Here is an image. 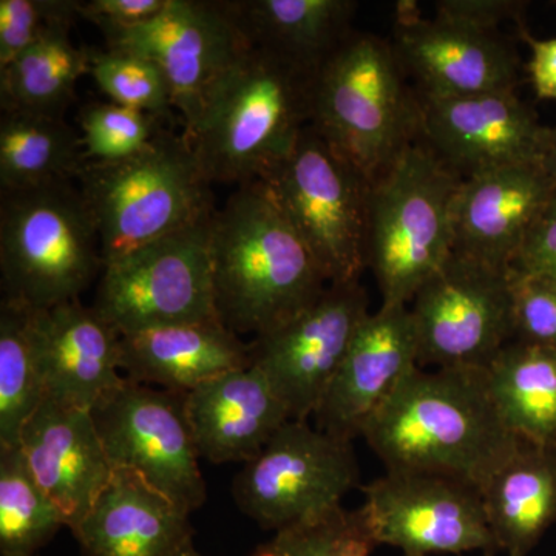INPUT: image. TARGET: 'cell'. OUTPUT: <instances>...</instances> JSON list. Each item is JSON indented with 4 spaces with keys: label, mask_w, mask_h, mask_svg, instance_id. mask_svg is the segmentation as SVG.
<instances>
[{
    "label": "cell",
    "mask_w": 556,
    "mask_h": 556,
    "mask_svg": "<svg viewBox=\"0 0 556 556\" xmlns=\"http://www.w3.org/2000/svg\"><path fill=\"white\" fill-rule=\"evenodd\" d=\"M485 556V555H484Z\"/></svg>",
    "instance_id": "ee69618b"
},
{
    "label": "cell",
    "mask_w": 556,
    "mask_h": 556,
    "mask_svg": "<svg viewBox=\"0 0 556 556\" xmlns=\"http://www.w3.org/2000/svg\"><path fill=\"white\" fill-rule=\"evenodd\" d=\"M219 321L237 336L268 334L328 287L305 241L263 181L240 186L211 222Z\"/></svg>",
    "instance_id": "7a4b0ae2"
},
{
    "label": "cell",
    "mask_w": 556,
    "mask_h": 556,
    "mask_svg": "<svg viewBox=\"0 0 556 556\" xmlns=\"http://www.w3.org/2000/svg\"><path fill=\"white\" fill-rule=\"evenodd\" d=\"M89 75L115 104L160 119L169 118L175 109L163 70L131 51L109 47L89 50Z\"/></svg>",
    "instance_id": "d6a6232c"
},
{
    "label": "cell",
    "mask_w": 556,
    "mask_h": 556,
    "mask_svg": "<svg viewBox=\"0 0 556 556\" xmlns=\"http://www.w3.org/2000/svg\"><path fill=\"white\" fill-rule=\"evenodd\" d=\"M78 188L105 263L134 254L214 214L211 182L185 134L160 130L129 159L86 161Z\"/></svg>",
    "instance_id": "5b68a950"
},
{
    "label": "cell",
    "mask_w": 556,
    "mask_h": 556,
    "mask_svg": "<svg viewBox=\"0 0 556 556\" xmlns=\"http://www.w3.org/2000/svg\"><path fill=\"white\" fill-rule=\"evenodd\" d=\"M20 447L36 482L72 530L113 475L91 412L43 399L22 430Z\"/></svg>",
    "instance_id": "ffe728a7"
},
{
    "label": "cell",
    "mask_w": 556,
    "mask_h": 556,
    "mask_svg": "<svg viewBox=\"0 0 556 556\" xmlns=\"http://www.w3.org/2000/svg\"><path fill=\"white\" fill-rule=\"evenodd\" d=\"M510 273L515 340L556 350V280Z\"/></svg>",
    "instance_id": "d590c367"
},
{
    "label": "cell",
    "mask_w": 556,
    "mask_h": 556,
    "mask_svg": "<svg viewBox=\"0 0 556 556\" xmlns=\"http://www.w3.org/2000/svg\"><path fill=\"white\" fill-rule=\"evenodd\" d=\"M555 190L554 178L541 163L463 179L453 206V252L510 269Z\"/></svg>",
    "instance_id": "d6986e66"
},
{
    "label": "cell",
    "mask_w": 556,
    "mask_h": 556,
    "mask_svg": "<svg viewBox=\"0 0 556 556\" xmlns=\"http://www.w3.org/2000/svg\"><path fill=\"white\" fill-rule=\"evenodd\" d=\"M460 182L420 138L369 186L365 260L382 306H408L452 255Z\"/></svg>",
    "instance_id": "8992f818"
},
{
    "label": "cell",
    "mask_w": 556,
    "mask_h": 556,
    "mask_svg": "<svg viewBox=\"0 0 556 556\" xmlns=\"http://www.w3.org/2000/svg\"><path fill=\"white\" fill-rule=\"evenodd\" d=\"M316 75L249 40L182 131L211 185L263 181L287 160L311 124Z\"/></svg>",
    "instance_id": "3957f363"
},
{
    "label": "cell",
    "mask_w": 556,
    "mask_h": 556,
    "mask_svg": "<svg viewBox=\"0 0 556 556\" xmlns=\"http://www.w3.org/2000/svg\"><path fill=\"white\" fill-rule=\"evenodd\" d=\"M65 527L20 445L0 448V555L36 556Z\"/></svg>",
    "instance_id": "4dcf8cb0"
},
{
    "label": "cell",
    "mask_w": 556,
    "mask_h": 556,
    "mask_svg": "<svg viewBox=\"0 0 556 556\" xmlns=\"http://www.w3.org/2000/svg\"><path fill=\"white\" fill-rule=\"evenodd\" d=\"M249 365V343L219 318L121 336V371L144 386L189 393Z\"/></svg>",
    "instance_id": "cb8c5ba5"
},
{
    "label": "cell",
    "mask_w": 556,
    "mask_h": 556,
    "mask_svg": "<svg viewBox=\"0 0 556 556\" xmlns=\"http://www.w3.org/2000/svg\"><path fill=\"white\" fill-rule=\"evenodd\" d=\"M212 215L105 263L91 306L121 336L218 318L212 285Z\"/></svg>",
    "instance_id": "9c48e42d"
},
{
    "label": "cell",
    "mask_w": 556,
    "mask_h": 556,
    "mask_svg": "<svg viewBox=\"0 0 556 556\" xmlns=\"http://www.w3.org/2000/svg\"><path fill=\"white\" fill-rule=\"evenodd\" d=\"M419 367V345L408 306H380L358 328L338 375L316 412L318 430L353 442L371 417Z\"/></svg>",
    "instance_id": "ac0fdd59"
},
{
    "label": "cell",
    "mask_w": 556,
    "mask_h": 556,
    "mask_svg": "<svg viewBox=\"0 0 556 556\" xmlns=\"http://www.w3.org/2000/svg\"><path fill=\"white\" fill-rule=\"evenodd\" d=\"M362 438L386 471L447 475L479 490L522 441L504 422L481 368L413 369Z\"/></svg>",
    "instance_id": "6da1fadb"
},
{
    "label": "cell",
    "mask_w": 556,
    "mask_h": 556,
    "mask_svg": "<svg viewBox=\"0 0 556 556\" xmlns=\"http://www.w3.org/2000/svg\"><path fill=\"white\" fill-rule=\"evenodd\" d=\"M167 0H90L80 2L79 17L101 31L144 24L163 11Z\"/></svg>",
    "instance_id": "f35d334b"
},
{
    "label": "cell",
    "mask_w": 556,
    "mask_h": 556,
    "mask_svg": "<svg viewBox=\"0 0 556 556\" xmlns=\"http://www.w3.org/2000/svg\"><path fill=\"white\" fill-rule=\"evenodd\" d=\"M46 399L35 334V308L0 303V448L20 445L25 424Z\"/></svg>",
    "instance_id": "f546056e"
},
{
    "label": "cell",
    "mask_w": 556,
    "mask_h": 556,
    "mask_svg": "<svg viewBox=\"0 0 556 556\" xmlns=\"http://www.w3.org/2000/svg\"><path fill=\"white\" fill-rule=\"evenodd\" d=\"M83 138L56 116L2 112L0 189L75 181L86 164Z\"/></svg>",
    "instance_id": "83f0119b"
},
{
    "label": "cell",
    "mask_w": 556,
    "mask_h": 556,
    "mask_svg": "<svg viewBox=\"0 0 556 556\" xmlns=\"http://www.w3.org/2000/svg\"><path fill=\"white\" fill-rule=\"evenodd\" d=\"M263 182L327 283L358 280L367 269V177L309 124L287 160Z\"/></svg>",
    "instance_id": "ba28073f"
},
{
    "label": "cell",
    "mask_w": 556,
    "mask_h": 556,
    "mask_svg": "<svg viewBox=\"0 0 556 556\" xmlns=\"http://www.w3.org/2000/svg\"><path fill=\"white\" fill-rule=\"evenodd\" d=\"M497 548L529 556L556 522V442L522 439L481 489Z\"/></svg>",
    "instance_id": "d4e9b609"
},
{
    "label": "cell",
    "mask_w": 556,
    "mask_h": 556,
    "mask_svg": "<svg viewBox=\"0 0 556 556\" xmlns=\"http://www.w3.org/2000/svg\"><path fill=\"white\" fill-rule=\"evenodd\" d=\"M485 371L507 427L525 441L556 442V350L514 340Z\"/></svg>",
    "instance_id": "4316f807"
},
{
    "label": "cell",
    "mask_w": 556,
    "mask_h": 556,
    "mask_svg": "<svg viewBox=\"0 0 556 556\" xmlns=\"http://www.w3.org/2000/svg\"><path fill=\"white\" fill-rule=\"evenodd\" d=\"M419 367L486 369L515 340L510 269L452 252L408 305Z\"/></svg>",
    "instance_id": "30bf717a"
},
{
    "label": "cell",
    "mask_w": 556,
    "mask_h": 556,
    "mask_svg": "<svg viewBox=\"0 0 556 556\" xmlns=\"http://www.w3.org/2000/svg\"><path fill=\"white\" fill-rule=\"evenodd\" d=\"M113 470H131L190 515L206 503L186 393L126 379L91 409Z\"/></svg>",
    "instance_id": "7c38bea8"
},
{
    "label": "cell",
    "mask_w": 556,
    "mask_h": 556,
    "mask_svg": "<svg viewBox=\"0 0 556 556\" xmlns=\"http://www.w3.org/2000/svg\"><path fill=\"white\" fill-rule=\"evenodd\" d=\"M390 40L357 33L318 70L311 126L375 181L422 138L419 93Z\"/></svg>",
    "instance_id": "277c9868"
},
{
    "label": "cell",
    "mask_w": 556,
    "mask_h": 556,
    "mask_svg": "<svg viewBox=\"0 0 556 556\" xmlns=\"http://www.w3.org/2000/svg\"><path fill=\"white\" fill-rule=\"evenodd\" d=\"M70 31L72 27L56 28L0 67L2 112L62 118L80 76L89 73V50L76 47Z\"/></svg>",
    "instance_id": "f1b7e54d"
},
{
    "label": "cell",
    "mask_w": 556,
    "mask_h": 556,
    "mask_svg": "<svg viewBox=\"0 0 556 556\" xmlns=\"http://www.w3.org/2000/svg\"><path fill=\"white\" fill-rule=\"evenodd\" d=\"M526 9L527 3L518 0H441L434 3V17L492 33H501V25L514 22L521 31Z\"/></svg>",
    "instance_id": "8d00e7d4"
},
{
    "label": "cell",
    "mask_w": 556,
    "mask_h": 556,
    "mask_svg": "<svg viewBox=\"0 0 556 556\" xmlns=\"http://www.w3.org/2000/svg\"><path fill=\"white\" fill-rule=\"evenodd\" d=\"M241 27L260 49L317 73L353 35V0H243Z\"/></svg>",
    "instance_id": "484cf974"
},
{
    "label": "cell",
    "mask_w": 556,
    "mask_h": 556,
    "mask_svg": "<svg viewBox=\"0 0 556 556\" xmlns=\"http://www.w3.org/2000/svg\"><path fill=\"white\" fill-rule=\"evenodd\" d=\"M510 270L556 280V190L530 229Z\"/></svg>",
    "instance_id": "74e56055"
},
{
    "label": "cell",
    "mask_w": 556,
    "mask_h": 556,
    "mask_svg": "<svg viewBox=\"0 0 556 556\" xmlns=\"http://www.w3.org/2000/svg\"><path fill=\"white\" fill-rule=\"evenodd\" d=\"M36 556H38V555H36Z\"/></svg>",
    "instance_id": "7bdbcfd3"
},
{
    "label": "cell",
    "mask_w": 556,
    "mask_h": 556,
    "mask_svg": "<svg viewBox=\"0 0 556 556\" xmlns=\"http://www.w3.org/2000/svg\"><path fill=\"white\" fill-rule=\"evenodd\" d=\"M530 49L526 72L538 100L556 101V38L536 39L525 30L519 31Z\"/></svg>",
    "instance_id": "ab89813d"
},
{
    "label": "cell",
    "mask_w": 556,
    "mask_h": 556,
    "mask_svg": "<svg viewBox=\"0 0 556 556\" xmlns=\"http://www.w3.org/2000/svg\"><path fill=\"white\" fill-rule=\"evenodd\" d=\"M353 442L288 420L233 479L237 507L263 530L285 529L342 506L358 485Z\"/></svg>",
    "instance_id": "8fae6325"
},
{
    "label": "cell",
    "mask_w": 556,
    "mask_h": 556,
    "mask_svg": "<svg viewBox=\"0 0 556 556\" xmlns=\"http://www.w3.org/2000/svg\"><path fill=\"white\" fill-rule=\"evenodd\" d=\"M186 413L200 457L212 464L249 463L291 420L268 379L252 365L186 393Z\"/></svg>",
    "instance_id": "603a6c76"
},
{
    "label": "cell",
    "mask_w": 556,
    "mask_h": 556,
    "mask_svg": "<svg viewBox=\"0 0 556 556\" xmlns=\"http://www.w3.org/2000/svg\"><path fill=\"white\" fill-rule=\"evenodd\" d=\"M419 98L422 141L460 178L517 164H543L548 127L517 91Z\"/></svg>",
    "instance_id": "e0dca14e"
},
{
    "label": "cell",
    "mask_w": 556,
    "mask_h": 556,
    "mask_svg": "<svg viewBox=\"0 0 556 556\" xmlns=\"http://www.w3.org/2000/svg\"><path fill=\"white\" fill-rule=\"evenodd\" d=\"M102 35L109 49L131 51L163 70L182 131L195 126L212 91L249 43L236 3L215 0H167L144 24Z\"/></svg>",
    "instance_id": "4fadbf2b"
},
{
    "label": "cell",
    "mask_w": 556,
    "mask_h": 556,
    "mask_svg": "<svg viewBox=\"0 0 556 556\" xmlns=\"http://www.w3.org/2000/svg\"><path fill=\"white\" fill-rule=\"evenodd\" d=\"M102 269L97 223L75 182L0 192L3 299L54 308L79 300Z\"/></svg>",
    "instance_id": "52a82bcc"
},
{
    "label": "cell",
    "mask_w": 556,
    "mask_h": 556,
    "mask_svg": "<svg viewBox=\"0 0 556 556\" xmlns=\"http://www.w3.org/2000/svg\"><path fill=\"white\" fill-rule=\"evenodd\" d=\"M378 546L365 507L339 506L278 530L251 556H371Z\"/></svg>",
    "instance_id": "1f68e13d"
},
{
    "label": "cell",
    "mask_w": 556,
    "mask_h": 556,
    "mask_svg": "<svg viewBox=\"0 0 556 556\" xmlns=\"http://www.w3.org/2000/svg\"><path fill=\"white\" fill-rule=\"evenodd\" d=\"M369 314L361 278L329 283L308 308L249 343L252 367L268 379L291 420L316 415Z\"/></svg>",
    "instance_id": "9a60e30c"
},
{
    "label": "cell",
    "mask_w": 556,
    "mask_h": 556,
    "mask_svg": "<svg viewBox=\"0 0 556 556\" xmlns=\"http://www.w3.org/2000/svg\"><path fill=\"white\" fill-rule=\"evenodd\" d=\"M35 334L46 399L91 412L126 380L121 334L93 306L75 300L35 309Z\"/></svg>",
    "instance_id": "44dd1931"
},
{
    "label": "cell",
    "mask_w": 556,
    "mask_h": 556,
    "mask_svg": "<svg viewBox=\"0 0 556 556\" xmlns=\"http://www.w3.org/2000/svg\"><path fill=\"white\" fill-rule=\"evenodd\" d=\"M362 492L379 546L401 548L404 556L500 552L481 490L470 482L428 471H386Z\"/></svg>",
    "instance_id": "5bb4252c"
},
{
    "label": "cell",
    "mask_w": 556,
    "mask_h": 556,
    "mask_svg": "<svg viewBox=\"0 0 556 556\" xmlns=\"http://www.w3.org/2000/svg\"><path fill=\"white\" fill-rule=\"evenodd\" d=\"M543 166L556 182V126L548 127Z\"/></svg>",
    "instance_id": "60d3db41"
},
{
    "label": "cell",
    "mask_w": 556,
    "mask_h": 556,
    "mask_svg": "<svg viewBox=\"0 0 556 556\" xmlns=\"http://www.w3.org/2000/svg\"><path fill=\"white\" fill-rule=\"evenodd\" d=\"M78 0H0V67L79 17Z\"/></svg>",
    "instance_id": "e575fe53"
},
{
    "label": "cell",
    "mask_w": 556,
    "mask_h": 556,
    "mask_svg": "<svg viewBox=\"0 0 556 556\" xmlns=\"http://www.w3.org/2000/svg\"><path fill=\"white\" fill-rule=\"evenodd\" d=\"M78 121L87 161L129 159L163 130L156 116L115 102H90Z\"/></svg>",
    "instance_id": "836d02e7"
},
{
    "label": "cell",
    "mask_w": 556,
    "mask_h": 556,
    "mask_svg": "<svg viewBox=\"0 0 556 556\" xmlns=\"http://www.w3.org/2000/svg\"><path fill=\"white\" fill-rule=\"evenodd\" d=\"M72 533L80 556H177L193 543L189 511L131 470H113Z\"/></svg>",
    "instance_id": "7402d4cb"
},
{
    "label": "cell",
    "mask_w": 556,
    "mask_h": 556,
    "mask_svg": "<svg viewBox=\"0 0 556 556\" xmlns=\"http://www.w3.org/2000/svg\"><path fill=\"white\" fill-rule=\"evenodd\" d=\"M390 42L422 97L506 93L521 83V58L510 39L439 17L427 20L415 2L397 3Z\"/></svg>",
    "instance_id": "2e32d148"
},
{
    "label": "cell",
    "mask_w": 556,
    "mask_h": 556,
    "mask_svg": "<svg viewBox=\"0 0 556 556\" xmlns=\"http://www.w3.org/2000/svg\"><path fill=\"white\" fill-rule=\"evenodd\" d=\"M177 556H203L200 554L199 551H197L195 546H193V543L188 544L182 551H179Z\"/></svg>",
    "instance_id": "b9f144b4"
}]
</instances>
